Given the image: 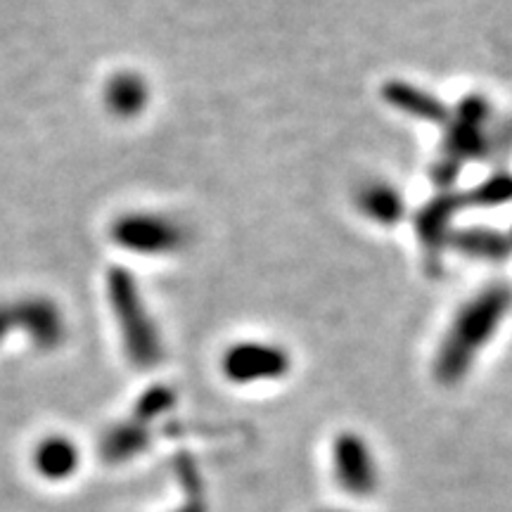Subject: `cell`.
Segmentation results:
<instances>
[{
	"mask_svg": "<svg viewBox=\"0 0 512 512\" xmlns=\"http://www.w3.org/2000/svg\"><path fill=\"white\" fill-rule=\"evenodd\" d=\"M510 309L512 290L508 283L486 285L460 306L434 356V375L439 382L458 384L470 373L472 363L496 337Z\"/></svg>",
	"mask_w": 512,
	"mask_h": 512,
	"instance_id": "obj_1",
	"label": "cell"
},
{
	"mask_svg": "<svg viewBox=\"0 0 512 512\" xmlns=\"http://www.w3.org/2000/svg\"><path fill=\"white\" fill-rule=\"evenodd\" d=\"M107 292H110L112 311L119 318V330L124 337V349L136 368H155L162 361V337L145 309L136 278L124 268H112L107 275Z\"/></svg>",
	"mask_w": 512,
	"mask_h": 512,
	"instance_id": "obj_2",
	"label": "cell"
},
{
	"mask_svg": "<svg viewBox=\"0 0 512 512\" xmlns=\"http://www.w3.org/2000/svg\"><path fill=\"white\" fill-rule=\"evenodd\" d=\"M112 240L126 252L162 256L174 254L188 245V230L171 216L133 211L114 221Z\"/></svg>",
	"mask_w": 512,
	"mask_h": 512,
	"instance_id": "obj_3",
	"label": "cell"
},
{
	"mask_svg": "<svg viewBox=\"0 0 512 512\" xmlns=\"http://www.w3.org/2000/svg\"><path fill=\"white\" fill-rule=\"evenodd\" d=\"M290 354L271 342L233 344L221 358V370L230 382L254 384L278 380L290 373Z\"/></svg>",
	"mask_w": 512,
	"mask_h": 512,
	"instance_id": "obj_4",
	"label": "cell"
},
{
	"mask_svg": "<svg viewBox=\"0 0 512 512\" xmlns=\"http://www.w3.org/2000/svg\"><path fill=\"white\" fill-rule=\"evenodd\" d=\"M332 472H335L337 484L354 498L373 496L380 482L373 451L366 439L354 432L337 434L332 444Z\"/></svg>",
	"mask_w": 512,
	"mask_h": 512,
	"instance_id": "obj_5",
	"label": "cell"
},
{
	"mask_svg": "<svg viewBox=\"0 0 512 512\" xmlns=\"http://www.w3.org/2000/svg\"><path fill=\"white\" fill-rule=\"evenodd\" d=\"M12 330H22L38 351H53L67 337L62 309L48 297H24L10 302Z\"/></svg>",
	"mask_w": 512,
	"mask_h": 512,
	"instance_id": "obj_6",
	"label": "cell"
},
{
	"mask_svg": "<svg viewBox=\"0 0 512 512\" xmlns=\"http://www.w3.org/2000/svg\"><path fill=\"white\" fill-rule=\"evenodd\" d=\"M456 211L458 197L451 195V192H444V195L434 197L430 204H425L420 214L415 216V233H418L422 247L430 256H439L441 249L451 242V221Z\"/></svg>",
	"mask_w": 512,
	"mask_h": 512,
	"instance_id": "obj_7",
	"label": "cell"
},
{
	"mask_svg": "<svg viewBox=\"0 0 512 512\" xmlns=\"http://www.w3.org/2000/svg\"><path fill=\"white\" fill-rule=\"evenodd\" d=\"M356 207L366 219L380 226H394L406 214L401 190L387 181H370L356 190Z\"/></svg>",
	"mask_w": 512,
	"mask_h": 512,
	"instance_id": "obj_8",
	"label": "cell"
},
{
	"mask_svg": "<svg viewBox=\"0 0 512 512\" xmlns=\"http://www.w3.org/2000/svg\"><path fill=\"white\" fill-rule=\"evenodd\" d=\"M150 102V86L138 72H117L105 86V105L114 117L133 119Z\"/></svg>",
	"mask_w": 512,
	"mask_h": 512,
	"instance_id": "obj_9",
	"label": "cell"
},
{
	"mask_svg": "<svg viewBox=\"0 0 512 512\" xmlns=\"http://www.w3.org/2000/svg\"><path fill=\"white\" fill-rule=\"evenodd\" d=\"M384 100L392 107H396V110L406 112L408 117L432 121V124H444L448 119V110L444 102L434 98L432 93L422 91V88L411 86V83H387V86H384Z\"/></svg>",
	"mask_w": 512,
	"mask_h": 512,
	"instance_id": "obj_10",
	"label": "cell"
},
{
	"mask_svg": "<svg viewBox=\"0 0 512 512\" xmlns=\"http://www.w3.org/2000/svg\"><path fill=\"white\" fill-rule=\"evenodd\" d=\"M453 249H458L460 254L470 256V259H484V261H501L510 254L512 240L505 238L498 230L477 226V228H465L453 233L451 238Z\"/></svg>",
	"mask_w": 512,
	"mask_h": 512,
	"instance_id": "obj_11",
	"label": "cell"
},
{
	"mask_svg": "<svg viewBox=\"0 0 512 512\" xmlns=\"http://www.w3.org/2000/svg\"><path fill=\"white\" fill-rule=\"evenodd\" d=\"M34 465L46 479H67L79 465V451L69 439L50 437L36 448Z\"/></svg>",
	"mask_w": 512,
	"mask_h": 512,
	"instance_id": "obj_12",
	"label": "cell"
},
{
	"mask_svg": "<svg viewBox=\"0 0 512 512\" xmlns=\"http://www.w3.org/2000/svg\"><path fill=\"white\" fill-rule=\"evenodd\" d=\"M475 204H482V207H491V204H505L512 200V176L498 174L491 176L489 181H484L472 195Z\"/></svg>",
	"mask_w": 512,
	"mask_h": 512,
	"instance_id": "obj_13",
	"label": "cell"
},
{
	"mask_svg": "<svg viewBox=\"0 0 512 512\" xmlns=\"http://www.w3.org/2000/svg\"><path fill=\"white\" fill-rule=\"evenodd\" d=\"M12 332V316H10V302H0V344Z\"/></svg>",
	"mask_w": 512,
	"mask_h": 512,
	"instance_id": "obj_14",
	"label": "cell"
},
{
	"mask_svg": "<svg viewBox=\"0 0 512 512\" xmlns=\"http://www.w3.org/2000/svg\"><path fill=\"white\" fill-rule=\"evenodd\" d=\"M325 512H349V510H325Z\"/></svg>",
	"mask_w": 512,
	"mask_h": 512,
	"instance_id": "obj_15",
	"label": "cell"
},
{
	"mask_svg": "<svg viewBox=\"0 0 512 512\" xmlns=\"http://www.w3.org/2000/svg\"><path fill=\"white\" fill-rule=\"evenodd\" d=\"M510 240H512V235H510Z\"/></svg>",
	"mask_w": 512,
	"mask_h": 512,
	"instance_id": "obj_16",
	"label": "cell"
}]
</instances>
